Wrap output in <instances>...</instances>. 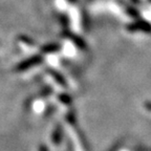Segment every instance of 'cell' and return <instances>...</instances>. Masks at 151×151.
<instances>
[{
    "label": "cell",
    "mask_w": 151,
    "mask_h": 151,
    "mask_svg": "<svg viewBox=\"0 0 151 151\" xmlns=\"http://www.w3.org/2000/svg\"><path fill=\"white\" fill-rule=\"evenodd\" d=\"M127 31L129 32H143V33H151V24L145 20H137L127 25Z\"/></svg>",
    "instance_id": "cell-1"
},
{
    "label": "cell",
    "mask_w": 151,
    "mask_h": 151,
    "mask_svg": "<svg viewBox=\"0 0 151 151\" xmlns=\"http://www.w3.org/2000/svg\"><path fill=\"white\" fill-rule=\"evenodd\" d=\"M41 61H42V57L41 56H34V57H32V58H29V59L21 62V63L16 67V70L24 71V70H26V69L33 67V66L37 65V64L41 63Z\"/></svg>",
    "instance_id": "cell-2"
},
{
    "label": "cell",
    "mask_w": 151,
    "mask_h": 151,
    "mask_svg": "<svg viewBox=\"0 0 151 151\" xmlns=\"http://www.w3.org/2000/svg\"><path fill=\"white\" fill-rule=\"evenodd\" d=\"M68 34L69 35H66V37H68L69 39L77 45V47H79L80 50H86L87 45H86V43H85V41L83 40L82 38L79 37V36L73 35V34H70V33H68Z\"/></svg>",
    "instance_id": "cell-3"
},
{
    "label": "cell",
    "mask_w": 151,
    "mask_h": 151,
    "mask_svg": "<svg viewBox=\"0 0 151 151\" xmlns=\"http://www.w3.org/2000/svg\"><path fill=\"white\" fill-rule=\"evenodd\" d=\"M60 50V45L57 44V43H50V44H46L41 48L43 52L45 54H50V52H56Z\"/></svg>",
    "instance_id": "cell-4"
},
{
    "label": "cell",
    "mask_w": 151,
    "mask_h": 151,
    "mask_svg": "<svg viewBox=\"0 0 151 151\" xmlns=\"http://www.w3.org/2000/svg\"><path fill=\"white\" fill-rule=\"evenodd\" d=\"M50 73L52 75V78L56 80V82L57 83H59L61 86H63V87H66L67 85H66V81H65V79L62 77V75L61 73H57V71H55V70H50Z\"/></svg>",
    "instance_id": "cell-5"
},
{
    "label": "cell",
    "mask_w": 151,
    "mask_h": 151,
    "mask_svg": "<svg viewBox=\"0 0 151 151\" xmlns=\"http://www.w3.org/2000/svg\"><path fill=\"white\" fill-rule=\"evenodd\" d=\"M61 137H62V131H61V128L60 127H57L55 129L54 133H52V139L54 142V144H59L60 141H61Z\"/></svg>",
    "instance_id": "cell-6"
},
{
    "label": "cell",
    "mask_w": 151,
    "mask_h": 151,
    "mask_svg": "<svg viewBox=\"0 0 151 151\" xmlns=\"http://www.w3.org/2000/svg\"><path fill=\"white\" fill-rule=\"evenodd\" d=\"M127 12H128V14L131 15V16L133 17V18H139V13L137 12V9H133V7L128 6L127 7Z\"/></svg>",
    "instance_id": "cell-7"
},
{
    "label": "cell",
    "mask_w": 151,
    "mask_h": 151,
    "mask_svg": "<svg viewBox=\"0 0 151 151\" xmlns=\"http://www.w3.org/2000/svg\"><path fill=\"white\" fill-rule=\"evenodd\" d=\"M39 151H48L46 148V146H44V145H41L40 148H39Z\"/></svg>",
    "instance_id": "cell-8"
},
{
    "label": "cell",
    "mask_w": 151,
    "mask_h": 151,
    "mask_svg": "<svg viewBox=\"0 0 151 151\" xmlns=\"http://www.w3.org/2000/svg\"><path fill=\"white\" fill-rule=\"evenodd\" d=\"M69 2H75V1H77V0H68Z\"/></svg>",
    "instance_id": "cell-9"
}]
</instances>
